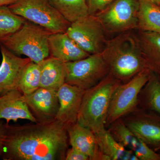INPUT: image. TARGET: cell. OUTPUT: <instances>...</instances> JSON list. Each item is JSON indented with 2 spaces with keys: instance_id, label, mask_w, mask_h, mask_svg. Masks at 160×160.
<instances>
[{
  "instance_id": "6da1fadb",
  "label": "cell",
  "mask_w": 160,
  "mask_h": 160,
  "mask_svg": "<svg viewBox=\"0 0 160 160\" xmlns=\"http://www.w3.org/2000/svg\"><path fill=\"white\" fill-rule=\"evenodd\" d=\"M67 127L56 119L24 125H7L3 160H65Z\"/></svg>"
},
{
  "instance_id": "7a4b0ae2",
  "label": "cell",
  "mask_w": 160,
  "mask_h": 160,
  "mask_svg": "<svg viewBox=\"0 0 160 160\" xmlns=\"http://www.w3.org/2000/svg\"><path fill=\"white\" fill-rule=\"evenodd\" d=\"M102 53L109 73L121 82H126L141 72L151 69L135 35L130 31L107 41Z\"/></svg>"
},
{
  "instance_id": "3957f363",
  "label": "cell",
  "mask_w": 160,
  "mask_h": 160,
  "mask_svg": "<svg viewBox=\"0 0 160 160\" xmlns=\"http://www.w3.org/2000/svg\"><path fill=\"white\" fill-rule=\"evenodd\" d=\"M121 84V81L109 73L85 92L78 122L90 129L96 138L106 131V118L112 96Z\"/></svg>"
},
{
  "instance_id": "277c9868",
  "label": "cell",
  "mask_w": 160,
  "mask_h": 160,
  "mask_svg": "<svg viewBox=\"0 0 160 160\" xmlns=\"http://www.w3.org/2000/svg\"><path fill=\"white\" fill-rule=\"evenodd\" d=\"M52 33L26 20L18 31L3 40L1 45L17 55H23L40 64L49 57V39Z\"/></svg>"
},
{
  "instance_id": "5b68a950",
  "label": "cell",
  "mask_w": 160,
  "mask_h": 160,
  "mask_svg": "<svg viewBox=\"0 0 160 160\" xmlns=\"http://www.w3.org/2000/svg\"><path fill=\"white\" fill-rule=\"evenodd\" d=\"M8 7L15 14L52 33L66 32L71 24L49 0H18Z\"/></svg>"
},
{
  "instance_id": "8992f818",
  "label": "cell",
  "mask_w": 160,
  "mask_h": 160,
  "mask_svg": "<svg viewBox=\"0 0 160 160\" xmlns=\"http://www.w3.org/2000/svg\"><path fill=\"white\" fill-rule=\"evenodd\" d=\"M66 83L86 90L95 86L109 74L102 52L66 63Z\"/></svg>"
},
{
  "instance_id": "52a82bcc",
  "label": "cell",
  "mask_w": 160,
  "mask_h": 160,
  "mask_svg": "<svg viewBox=\"0 0 160 160\" xmlns=\"http://www.w3.org/2000/svg\"><path fill=\"white\" fill-rule=\"evenodd\" d=\"M151 73V69H145L118 86L112 96L106 126L120 119L134 108L139 94L149 81Z\"/></svg>"
},
{
  "instance_id": "ba28073f",
  "label": "cell",
  "mask_w": 160,
  "mask_h": 160,
  "mask_svg": "<svg viewBox=\"0 0 160 160\" xmlns=\"http://www.w3.org/2000/svg\"><path fill=\"white\" fill-rule=\"evenodd\" d=\"M139 6L138 0H115L95 16L104 31L122 33L138 28Z\"/></svg>"
},
{
  "instance_id": "9c48e42d",
  "label": "cell",
  "mask_w": 160,
  "mask_h": 160,
  "mask_svg": "<svg viewBox=\"0 0 160 160\" xmlns=\"http://www.w3.org/2000/svg\"><path fill=\"white\" fill-rule=\"evenodd\" d=\"M66 32L89 54L102 52L108 41L99 21L92 15L71 23Z\"/></svg>"
},
{
  "instance_id": "30bf717a",
  "label": "cell",
  "mask_w": 160,
  "mask_h": 160,
  "mask_svg": "<svg viewBox=\"0 0 160 160\" xmlns=\"http://www.w3.org/2000/svg\"><path fill=\"white\" fill-rule=\"evenodd\" d=\"M22 98L37 122H46L55 119L59 108L57 90L40 87L31 94H22Z\"/></svg>"
},
{
  "instance_id": "8fae6325",
  "label": "cell",
  "mask_w": 160,
  "mask_h": 160,
  "mask_svg": "<svg viewBox=\"0 0 160 160\" xmlns=\"http://www.w3.org/2000/svg\"><path fill=\"white\" fill-rule=\"evenodd\" d=\"M2 61L0 65V96L13 90H18L21 75L31 60L22 58L0 44Z\"/></svg>"
},
{
  "instance_id": "7c38bea8",
  "label": "cell",
  "mask_w": 160,
  "mask_h": 160,
  "mask_svg": "<svg viewBox=\"0 0 160 160\" xmlns=\"http://www.w3.org/2000/svg\"><path fill=\"white\" fill-rule=\"evenodd\" d=\"M86 90L65 83L58 89L59 108L56 118L67 127L78 122Z\"/></svg>"
},
{
  "instance_id": "4fadbf2b",
  "label": "cell",
  "mask_w": 160,
  "mask_h": 160,
  "mask_svg": "<svg viewBox=\"0 0 160 160\" xmlns=\"http://www.w3.org/2000/svg\"><path fill=\"white\" fill-rule=\"evenodd\" d=\"M67 130L71 147L86 155L89 160H111L100 150L95 135L89 128L77 122L68 126Z\"/></svg>"
},
{
  "instance_id": "5bb4252c",
  "label": "cell",
  "mask_w": 160,
  "mask_h": 160,
  "mask_svg": "<svg viewBox=\"0 0 160 160\" xmlns=\"http://www.w3.org/2000/svg\"><path fill=\"white\" fill-rule=\"evenodd\" d=\"M49 48L50 56L65 63L82 59L90 55L81 49L66 32L52 33Z\"/></svg>"
},
{
  "instance_id": "9a60e30c",
  "label": "cell",
  "mask_w": 160,
  "mask_h": 160,
  "mask_svg": "<svg viewBox=\"0 0 160 160\" xmlns=\"http://www.w3.org/2000/svg\"><path fill=\"white\" fill-rule=\"evenodd\" d=\"M22 96L19 90H13L0 96V119L6 120L7 124L10 121L17 122L19 119L37 122Z\"/></svg>"
},
{
  "instance_id": "2e32d148",
  "label": "cell",
  "mask_w": 160,
  "mask_h": 160,
  "mask_svg": "<svg viewBox=\"0 0 160 160\" xmlns=\"http://www.w3.org/2000/svg\"><path fill=\"white\" fill-rule=\"evenodd\" d=\"M124 123L136 137L155 150L160 149V120L144 115Z\"/></svg>"
},
{
  "instance_id": "e0dca14e",
  "label": "cell",
  "mask_w": 160,
  "mask_h": 160,
  "mask_svg": "<svg viewBox=\"0 0 160 160\" xmlns=\"http://www.w3.org/2000/svg\"><path fill=\"white\" fill-rule=\"evenodd\" d=\"M40 65V87L58 91L66 83V63L49 56Z\"/></svg>"
},
{
  "instance_id": "ac0fdd59",
  "label": "cell",
  "mask_w": 160,
  "mask_h": 160,
  "mask_svg": "<svg viewBox=\"0 0 160 160\" xmlns=\"http://www.w3.org/2000/svg\"><path fill=\"white\" fill-rule=\"evenodd\" d=\"M135 36L151 69H160V33L139 31Z\"/></svg>"
},
{
  "instance_id": "d6986e66",
  "label": "cell",
  "mask_w": 160,
  "mask_h": 160,
  "mask_svg": "<svg viewBox=\"0 0 160 160\" xmlns=\"http://www.w3.org/2000/svg\"><path fill=\"white\" fill-rule=\"evenodd\" d=\"M139 2L138 29L160 33V6L147 2Z\"/></svg>"
},
{
  "instance_id": "ffe728a7",
  "label": "cell",
  "mask_w": 160,
  "mask_h": 160,
  "mask_svg": "<svg viewBox=\"0 0 160 160\" xmlns=\"http://www.w3.org/2000/svg\"><path fill=\"white\" fill-rule=\"evenodd\" d=\"M70 23L89 15L87 0H49Z\"/></svg>"
},
{
  "instance_id": "44dd1931",
  "label": "cell",
  "mask_w": 160,
  "mask_h": 160,
  "mask_svg": "<svg viewBox=\"0 0 160 160\" xmlns=\"http://www.w3.org/2000/svg\"><path fill=\"white\" fill-rule=\"evenodd\" d=\"M41 66L31 61L22 72L18 90L23 95L31 94L40 88Z\"/></svg>"
},
{
  "instance_id": "7402d4cb",
  "label": "cell",
  "mask_w": 160,
  "mask_h": 160,
  "mask_svg": "<svg viewBox=\"0 0 160 160\" xmlns=\"http://www.w3.org/2000/svg\"><path fill=\"white\" fill-rule=\"evenodd\" d=\"M26 21L13 13L8 6L0 7V44L20 29Z\"/></svg>"
},
{
  "instance_id": "603a6c76",
  "label": "cell",
  "mask_w": 160,
  "mask_h": 160,
  "mask_svg": "<svg viewBox=\"0 0 160 160\" xmlns=\"http://www.w3.org/2000/svg\"><path fill=\"white\" fill-rule=\"evenodd\" d=\"M100 150L109 156L112 160L122 159L125 153V147L116 141L109 131L106 132L99 137L96 138Z\"/></svg>"
},
{
  "instance_id": "cb8c5ba5",
  "label": "cell",
  "mask_w": 160,
  "mask_h": 160,
  "mask_svg": "<svg viewBox=\"0 0 160 160\" xmlns=\"http://www.w3.org/2000/svg\"><path fill=\"white\" fill-rule=\"evenodd\" d=\"M146 103L152 110L160 114V81L151 73L146 86Z\"/></svg>"
},
{
  "instance_id": "d4e9b609",
  "label": "cell",
  "mask_w": 160,
  "mask_h": 160,
  "mask_svg": "<svg viewBox=\"0 0 160 160\" xmlns=\"http://www.w3.org/2000/svg\"><path fill=\"white\" fill-rule=\"evenodd\" d=\"M111 132H109L115 139L124 147H130L132 142L135 136L125 123L118 120L112 123Z\"/></svg>"
},
{
  "instance_id": "484cf974",
  "label": "cell",
  "mask_w": 160,
  "mask_h": 160,
  "mask_svg": "<svg viewBox=\"0 0 160 160\" xmlns=\"http://www.w3.org/2000/svg\"><path fill=\"white\" fill-rule=\"evenodd\" d=\"M139 140L136 148L133 150L139 160H160V155L158 154L143 141Z\"/></svg>"
},
{
  "instance_id": "4316f807",
  "label": "cell",
  "mask_w": 160,
  "mask_h": 160,
  "mask_svg": "<svg viewBox=\"0 0 160 160\" xmlns=\"http://www.w3.org/2000/svg\"><path fill=\"white\" fill-rule=\"evenodd\" d=\"M115 0H87L89 15H95L103 11Z\"/></svg>"
},
{
  "instance_id": "83f0119b",
  "label": "cell",
  "mask_w": 160,
  "mask_h": 160,
  "mask_svg": "<svg viewBox=\"0 0 160 160\" xmlns=\"http://www.w3.org/2000/svg\"><path fill=\"white\" fill-rule=\"evenodd\" d=\"M65 160H89V158L78 149L72 147L67 150Z\"/></svg>"
},
{
  "instance_id": "f1b7e54d",
  "label": "cell",
  "mask_w": 160,
  "mask_h": 160,
  "mask_svg": "<svg viewBox=\"0 0 160 160\" xmlns=\"http://www.w3.org/2000/svg\"><path fill=\"white\" fill-rule=\"evenodd\" d=\"M8 124L5 123L2 119H0V158L2 157L4 152L3 139Z\"/></svg>"
},
{
  "instance_id": "f546056e",
  "label": "cell",
  "mask_w": 160,
  "mask_h": 160,
  "mask_svg": "<svg viewBox=\"0 0 160 160\" xmlns=\"http://www.w3.org/2000/svg\"><path fill=\"white\" fill-rule=\"evenodd\" d=\"M18 1V0H0V7L10 6Z\"/></svg>"
},
{
  "instance_id": "4dcf8cb0",
  "label": "cell",
  "mask_w": 160,
  "mask_h": 160,
  "mask_svg": "<svg viewBox=\"0 0 160 160\" xmlns=\"http://www.w3.org/2000/svg\"><path fill=\"white\" fill-rule=\"evenodd\" d=\"M132 150H130V151H126V150L121 160H130V158H131L132 155Z\"/></svg>"
},
{
  "instance_id": "1f68e13d",
  "label": "cell",
  "mask_w": 160,
  "mask_h": 160,
  "mask_svg": "<svg viewBox=\"0 0 160 160\" xmlns=\"http://www.w3.org/2000/svg\"><path fill=\"white\" fill-rule=\"evenodd\" d=\"M139 2H147L160 6V0H138Z\"/></svg>"
}]
</instances>
